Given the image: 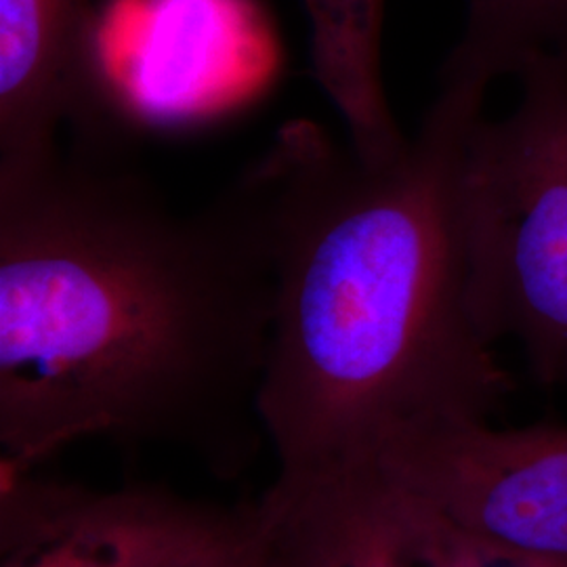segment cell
<instances>
[{
    "label": "cell",
    "instance_id": "6da1fadb",
    "mask_svg": "<svg viewBox=\"0 0 567 567\" xmlns=\"http://www.w3.org/2000/svg\"><path fill=\"white\" fill-rule=\"evenodd\" d=\"M126 154L70 142L0 163L2 468L102 437L238 480L267 442L259 204L243 175L177 210Z\"/></svg>",
    "mask_w": 567,
    "mask_h": 567
},
{
    "label": "cell",
    "instance_id": "7a4b0ae2",
    "mask_svg": "<svg viewBox=\"0 0 567 567\" xmlns=\"http://www.w3.org/2000/svg\"><path fill=\"white\" fill-rule=\"evenodd\" d=\"M486 95L442 82L386 158L286 122L244 173L274 278L259 414L278 475L368 465L393 431L487 419L511 393L468 309L458 224L463 143Z\"/></svg>",
    "mask_w": 567,
    "mask_h": 567
},
{
    "label": "cell",
    "instance_id": "3957f363",
    "mask_svg": "<svg viewBox=\"0 0 567 567\" xmlns=\"http://www.w3.org/2000/svg\"><path fill=\"white\" fill-rule=\"evenodd\" d=\"M503 121L477 116L458 166L468 309L487 343L515 337L545 386L567 383V53L517 74Z\"/></svg>",
    "mask_w": 567,
    "mask_h": 567
},
{
    "label": "cell",
    "instance_id": "277c9868",
    "mask_svg": "<svg viewBox=\"0 0 567 567\" xmlns=\"http://www.w3.org/2000/svg\"><path fill=\"white\" fill-rule=\"evenodd\" d=\"M374 466L452 526L492 545L567 557V426L442 419L393 431Z\"/></svg>",
    "mask_w": 567,
    "mask_h": 567
},
{
    "label": "cell",
    "instance_id": "5b68a950",
    "mask_svg": "<svg viewBox=\"0 0 567 567\" xmlns=\"http://www.w3.org/2000/svg\"><path fill=\"white\" fill-rule=\"evenodd\" d=\"M70 142L128 150L131 110L91 0H0V163Z\"/></svg>",
    "mask_w": 567,
    "mask_h": 567
},
{
    "label": "cell",
    "instance_id": "8992f818",
    "mask_svg": "<svg viewBox=\"0 0 567 567\" xmlns=\"http://www.w3.org/2000/svg\"><path fill=\"white\" fill-rule=\"evenodd\" d=\"M161 487L91 489L2 468L0 567H150L213 524Z\"/></svg>",
    "mask_w": 567,
    "mask_h": 567
},
{
    "label": "cell",
    "instance_id": "52a82bcc",
    "mask_svg": "<svg viewBox=\"0 0 567 567\" xmlns=\"http://www.w3.org/2000/svg\"><path fill=\"white\" fill-rule=\"evenodd\" d=\"M255 507L265 567H419L404 492L374 463L278 475Z\"/></svg>",
    "mask_w": 567,
    "mask_h": 567
},
{
    "label": "cell",
    "instance_id": "ba28073f",
    "mask_svg": "<svg viewBox=\"0 0 567 567\" xmlns=\"http://www.w3.org/2000/svg\"><path fill=\"white\" fill-rule=\"evenodd\" d=\"M311 20L313 76L339 110L349 143L383 156L405 135L386 102L381 37L385 0H303Z\"/></svg>",
    "mask_w": 567,
    "mask_h": 567
},
{
    "label": "cell",
    "instance_id": "9c48e42d",
    "mask_svg": "<svg viewBox=\"0 0 567 567\" xmlns=\"http://www.w3.org/2000/svg\"><path fill=\"white\" fill-rule=\"evenodd\" d=\"M557 53H567V0H466L465 32L440 81L489 86Z\"/></svg>",
    "mask_w": 567,
    "mask_h": 567
},
{
    "label": "cell",
    "instance_id": "30bf717a",
    "mask_svg": "<svg viewBox=\"0 0 567 567\" xmlns=\"http://www.w3.org/2000/svg\"><path fill=\"white\" fill-rule=\"evenodd\" d=\"M404 496L419 567H567V557L529 555L475 538L421 498L408 492Z\"/></svg>",
    "mask_w": 567,
    "mask_h": 567
},
{
    "label": "cell",
    "instance_id": "8fae6325",
    "mask_svg": "<svg viewBox=\"0 0 567 567\" xmlns=\"http://www.w3.org/2000/svg\"><path fill=\"white\" fill-rule=\"evenodd\" d=\"M150 567H265L257 508H221L203 534Z\"/></svg>",
    "mask_w": 567,
    "mask_h": 567
}]
</instances>
